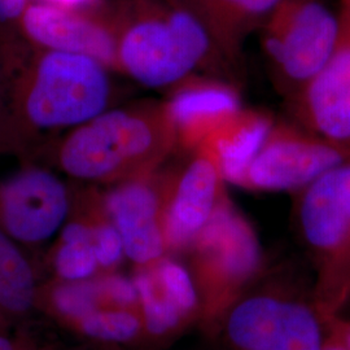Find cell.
I'll return each instance as SVG.
<instances>
[{"label": "cell", "mask_w": 350, "mask_h": 350, "mask_svg": "<svg viewBox=\"0 0 350 350\" xmlns=\"http://www.w3.org/2000/svg\"><path fill=\"white\" fill-rule=\"evenodd\" d=\"M109 70L86 55L31 49L7 85V153L30 161L44 133L105 112L113 96Z\"/></svg>", "instance_id": "1"}, {"label": "cell", "mask_w": 350, "mask_h": 350, "mask_svg": "<svg viewBox=\"0 0 350 350\" xmlns=\"http://www.w3.org/2000/svg\"><path fill=\"white\" fill-rule=\"evenodd\" d=\"M117 68L150 88H173L198 69L221 63L200 20L182 0L104 4Z\"/></svg>", "instance_id": "2"}, {"label": "cell", "mask_w": 350, "mask_h": 350, "mask_svg": "<svg viewBox=\"0 0 350 350\" xmlns=\"http://www.w3.org/2000/svg\"><path fill=\"white\" fill-rule=\"evenodd\" d=\"M175 148L166 103L147 101L77 126L60 142L55 161L73 179L116 186L160 170Z\"/></svg>", "instance_id": "3"}, {"label": "cell", "mask_w": 350, "mask_h": 350, "mask_svg": "<svg viewBox=\"0 0 350 350\" xmlns=\"http://www.w3.org/2000/svg\"><path fill=\"white\" fill-rule=\"evenodd\" d=\"M182 254L198 295V325L213 338L260 273L262 250L257 232L226 198Z\"/></svg>", "instance_id": "4"}, {"label": "cell", "mask_w": 350, "mask_h": 350, "mask_svg": "<svg viewBox=\"0 0 350 350\" xmlns=\"http://www.w3.org/2000/svg\"><path fill=\"white\" fill-rule=\"evenodd\" d=\"M299 221L322 276L321 306L329 314L350 280V163L302 189Z\"/></svg>", "instance_id": "5"}, {"label": "cell", "mask_w": 350, "mask_h": 350, "mask_svg": "<svg viewBox=\"0 0 350 350\" xmlns=\"http://www.w3.org/2000/svg\"><path fill=\"white\" fill-rule=\"evenodd\" d=\"M260 30L263 51L279 83L293 96L331 55L338 14L321 0H280Z\"/></svg>", "instance_id": "6"}, {"label": "cell", "mask_w": 350, "mask_h": 350, "mask_svg": "<svg viewBox=\"0 0 350 350\" xmlns=\"http://www.w3.org/2000/svg\"><path fill=\"white\" fill-rule=\"evenodd\" d=\"M218 350H322L313 309L274 291H252L226 314L215 336Z\"/></svg>", "instance_id": "7"}, {"label": "cell", "mask_w": 350, "mask_h": 350, "mask_svg": "<svg viewBox=\"0 0 350 350\" xmlns=\"http://www.w3.org/2000/svg\"><path fill=\"white\" fill-rule=\"evenodd\" d=\"M350 163V144L325 138L295 121L275 120L250 163L240 187L250 191H297Z\"/></svg>", "instance_id": "8"}, {"label": "cell", "mask_w": 350, "mask_h": 350, "mask_svg": "<svg viewBox=\"0 0 350 350\" xmlns=\"http://www.w3.org/2000/svg\"><path fill=\"white\" fill-rule=\"evenodd\" d=\"M72 191L50 170L31 161L0 179V231L24 248L42 245L66 222Z\"/></svg>", "instance_id": "9"}, {"label": "cell", "mask_w": 350, "mask_h": 350, "mask_svg": "<svg viewBox=\"0 0 350 350\" xmlns=\"http://www.w3.org/2000/svg\"><path fill=\"white\" fill-rule=\"evenodd\" d=\"M174 170L154 173L111 186L104 192L107 212L124 245L125 258L135 267L169 256L166 209Z\"/></svg>", "instance_id": "10"}, {"label": "cell", "mask_w": 350, "mask_h": 350, "mask_svg": "<svg viewBox=\"0 0 350 350\" xmlns=\"http://www.w3.org/2000/svg\"><path fill=\"white\" fill-rule=\"evenodd\" d=\"M338 36L318 73L292 99L295 122L350 144V0H340Z\"/></svg>", "instance_id": "11"}, {"label": "cell", "mask_w": 350, "mask_h": 350, "mask_svg": "<svg viewBox=\"0 0 350 350\" xmlns=\"http://www.w3.org/2000/svg\"><path fill=\"white\" fill-rule=\"evenodd\" d=\"M225 185L217 152L209 142H202L173 174L166 209L169 256L182 254L209 222L227 198Z\"/></svg>", "instance_id": "12"}, {"label": "cell", "mask_w": 350, "mask_h": 350, "mask_svg": "<svg viewBox=\"0 0 350 350\" xmlns=\"http://www.w3.org/2000/svg\"><path fill=\"white\" fill-rule=\"evenodd\" d=\"M21 33L30 49L86 55L118 70L116 42L100 1L90 8H64L31 0L23 16Z\"/></svg>", "instance_id": "13"}, {"label": "cell", "mask_w": 350, "mask_h": 350, "mask_svg": "<svg viewBox=\"0 0 350 350\" xmlns=\"http://www.w3.org/2000/svg\"><path fill=\"white\" fill-rule=\"evenodd\" d=\"M134 286L144 318V342L161 345L198 323V295L187 267L174 256L135 267Z\"/></svg>", "instance_id": "14"}, {"label": "cell", "mask_w": 350, "mask_h": 350, "mask_svg": "<svg viewBox=\"0 0 350 350\" xmlns=\"http://www.w3.org/2000/svg\"><path fill=\"white\" fill-rule=\"evenodd\" d=\"M174 124L176 148L192 152L241 108L237 88L215 78L189 75L165 100Z\"/></svg>", "instance_id": "15"}, {"label": "cell", "mask_w": 350, "mask_h": 350, "mask_svg": "<svg viewBox=\"0 0 350 350\" xmlns=\"http://www.w3.org/2000/svg\"><path fill=\"white\" fill-rule=\"evenodd\" d=\"M212 39L221 63L237 64L245 39L262 26L280 0H182Z\"/></svg>", "instance_id": "16"}, {"label": "cell", "mask_w": 350, "mask_h": 350, "mask_svg": "<svg viewBox=\"0 0 350 350\" xmlns=\"http://www.w3.org/2000/svg\"><path fill=\"white\" fill-rule=\"evenodd\" d=\"M275 122L269 112L240 108L204 142H209L218 154L226 183L241 185L250 163Z\"/></svg>", "instance_id": "17"}, {"label": "cell", "mask_w": 350, "mask_h": 350, "mask_svg": "<svg viewBox=\"0 0 350 350\" xmlns=\"http://www.w3.org/2000/svg\"><path fill=\"white\" fill-rule=\"evenodd\" d=\"M38 275L26 248L0 231V315L13 325L36 313Z\"/></svg>", "instance_id": "18"}, {"label": "cell", "mask_w": 350, "mask_h": 350, "mask_svg": "<svg viewBox=\"0 0 350 350\" xmlns=\"http://www.w3.org/2000/svg\"><path fill=\"white\" fill-rule=\"evenodd\" d=\"M70 213L88 225L100 275L113 274L125 258L121 237L107 212L104 195L94 185L72 192Z\"/></svg>", "instance_id": "19"}, {"label": "cell", "mask_w": 350, "mask_h": 350, "mask_svg": "<svg viewBox=\"0 0 350 350\" xmlns=\"http://www.w3.org/2000/svg\"><path fill=\"white\" fill-rule=\"evenodd\" d=\"M52 276L65 282H82L100 275V267L88 225L69 213L60 238L47 256Z\"/></svg>", "instance_id": "20"}, {"label": "cell", "mask_w": 350, "mask_h": 350, "mask_svg": "<svg viewBox=\"0 0 350 350\" xmlns=\"http://www.w3.org/2000/svg\"><path fill=\"white\" fill-rule=\"evenodd\" d=\"M78 336L105 345L144 342V318L135 308L103 306L66 327Z\"/></svg>", "instance_id": "21"}, {"label": "cell", "mask_w": 350, "mask_h": 350, "mask_svg": "<svg viewBox=\"0 0 350 350\" xmlns=\"http://www.w3.org/2000/svg\"><path fill=\"white\" fill-rule=\"evenodd\" d=\"M30 1L0 0V64L7 85L31 51L21 33L23 16Z\"/></svg>", "instance_id": "22"}, {"label": "cell", "mask_w": 350, "mask_h": 350, "mask_svg": "<svg viewBox=\"0 0 350 350\" xmlns=\"http://www.w3.org/2000/svg\"><path fill=\"white\" fill-rule=\"evenodd\" d=\"M7 125H8L7 81L0 64V156L7 153Z\"/></svg>", "instance_id": "23"}, {"label": "cell", "mask_w": 350, "mask_h": 350, "mask_svg": "<svg viewBox=\"0 0 350 350\" xmlns=\"http://www.w3.org/2000/svg\"><path fill=\"white\" fill-rule=\"evenodd\" d=\"M14 325L0 315V350H18V338L13 335Z\"/></svg>", "instance_id": "24"}, {"label": "cell", "mask_w": 350, "mask_h": 350, "mask_svg": "<svg viewBox=\"0 0 350 350\" xmlns=\"http://www.w3.org/2000/svg\"><path fill=\"white\" fill-rule=\"evenodd\" d=\"M40 1L50 3L64 8H90L96 5L100 0H40Z\"/></svg>", "instance_id": "25"}, {"label": "cell", "mask_w": 350, "mask_h": 350, "mask_svg": "<svg viewBox=\"0 0 350 350\" xmlns=\"http://www.w3.org/2000/svg\"><path fill=\"white\" fill-rule=\"evenodd\" d=\"M322 350H348L345 348V345L342 344V341L338 338L336 334L332 335L331 340H327L323 342Z\"/></svg>", "instance_id": "26"}, {"label": "cell", "mask_w": 350, "mask_h": 350, "mask_svg": "<svg viewBox=\"0 0 350 350\" xmlns=\"http://www.w3.org/2000/svg\"><path fill=\"white\" fill-rule=\"evenodd\" d=\"M338 335V338L342 341V344L345 345L347 349L350 350V325H338V329L335 332Z\"/></svg>", "instance_id": "27"}]
</instances>
